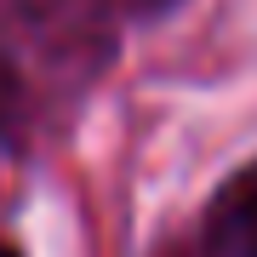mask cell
<instances>
[{"mask_svg": "<svg viewBox=\"0 0 257 257\" xmlns=\"http://www.w3.org/2000/svg\"><path fill=\"white\" fill-rule=\"evenodd\" d=\"M0 257H23V251H12V246H6V240H0Z\"/></svg>", "mask_w": 257, "mask_h": 257, "instance_id": "2", "label": "cell"}, {"mask_svg": "<svg viewBox=\"0 0 257 257\" xmlns=\"http://www.w3.org/2000/svg\"><path fill=\"white\" fill-rule=\"evenodd\" d=\"M211 234L229 257H257V166H246L223 189L217 211H211Z\"/></svg>", "mask_w": 257, "mask_h": 257, "instance_id": "1", "label": "cell"}]
</instances>
